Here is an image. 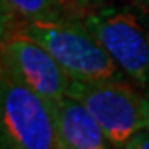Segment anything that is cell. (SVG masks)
<instances>
[{
	"label": "cell",
	"mask_w": 149,
	"mask_h": 149,
	"mask_svg": "<svg viewBox=\"0 0 149 149\" xmlns=\"http://www.w3.org/2000/svg\"><path fill=\"white\" fill-rule=\"evenodd\" d=\"M2 33L20 35L42 45L71 80L128 78L76 15L50 20H2Z\"/></svg>",
	"instance_id": "cell-1"
},
{
	"label": "cell",
	"mask_w": 149,
	"mask_h": 149,
	"mask_svg": "<svg viewBox=\"0 0 149 149\" xmlns=\"http://www.w3.org/2000/svg\"><path fill=\"white\" fill-rule=\"evenodd\" d=\"M68 96L91 113L113 149H124L143 129H149L146 95H139L126 80H71Z\"/></svg>",
	"instance_id": "cell-2"
},
{
	"label": "cell",
	"mask_w": 149,
	"mask_h": 149,
	"mask_svg": "<svg viewBox=\"0 0 149 149\" xmlns=\"http://www.w3.org/2000/svg\"><path fill=\"white\" fill-rule=\"evenodd\" d=\"M88 30L134 85L149 88V32L138 12L124 5H106L80 17Z\"/></svg>",
	"instance_id": "cell-3"
},
{
	"label": "cell",
	"mask_w": 149,
	"mask_h": 149,
	"mask_svg": "<svg viewBox=\"0 0 149 149\" xmlns=\"http://www.w3.org/2000/svg\"><path fill=\"white\" fill-rule=\"evenodd\" d=\"M2 138L20 149H63L53 109L37 91L0 68Z\"/></svg>",
	"instance_id": "cell-4"
},
{
	"label": "cell",
	"mask_w": 149,
	"mask_h": 149,
	"mask_svg": "<svg viewBox=\"0 0 149 149\" xmlns=\"http://www.w3.org/2000/svg\"><path fill=\"white\" fill-rule=\"evenodd\" d=\"M2 70L37 91L47 101H58L68 95L70 74L47 50L30 38L2 33Z\"/></svg>",
	"instance_id": "cell-5"
},
{
	"label": "cell",
	"mask_w": 149,
	"mask_h": 149,
	"mask_svg": "<svg viewBox=\"0 0 149 149\" xmlns=\"http://www.w3.org/2000/svg\"><path fill=\"white\" fill-rule=\"evenodd\" d=\"M50 104L63 149H111L101 126L78 100L66 95Z\"/></svg>",
	"instance_id": "cell-6"
},
{
	"label": "cell",
	"mask_w": 149,
	"mask_h": 149,
	"mask_svg": "<svg viewBox=\"0 0 149 149\" xmlns=\"http://www.w3.org/2000/svg\"><path fill=\"white\" fill-rule=\"evenodd\" d=\"M71 13L66 0H2V20H50Z\"/></svg>",
	"instance_id": "cell-7"
},
{
	"label": "cell",
	"mask_w": 149,
	"mask_h": 149,
	"mask_svg": "<svg viewBox=\"0 0 149 149\" xmlns=\"http://www.w3.org/2000/svg\"><path fill=\"white\" fill-rule=\"evenodd\" d=\"M66 2L76 17H81L95 8H100V7L109 3V0H66Z\"/></svg>",
	"instance_id": "cell-8"
},
{
	"label": "cell",
	"mask_w": 149,
	"mask_h": 149,
	"mask_svg": "<svg viewBox=\"0 0 149 149\" xmlns=\"http://www.w3.org/2000/svg\"><path fill=\"white\" fill-rule=\"evenodd\" d=\"M124 149H149V129H143L134 136Z\"/></svg>",
	"instance_id": "cell-9"
},
{
	"label": "cell",
	"mask_w": 149,
	"mask_h": 149,
	"mask_svg": "<svg viewBox=\"0 0 149 149\" xmlns=\"http://www.w3.org/2000/svg\"><path fill=\"white\" fill-rule=\"evenodd\" d=\"M0 149H20V148H17V146H13L12 143H8L5 138H2V148Z\"/></svg>",
	"instance_id": "cell-10"
},
{
	"label": "cell",
	"mask_w": 149,
	"mask_h": 149,
	"mask_svg": "<svg viewBox=\"0 0 149 149\" xmlns=\"http://www.w3.org/2000/svg\"><path fill=\"white\" fill-rule=\"evenodd\" d=\"M146 100H148V111H149V88L146 90Z\"/></svg>",
	"instance_id": "cell-11"
},
{
	"label": "cell",
	"mask_w": 149,
	"mask_h": 149,
	"mask_svg": "<svg viewBox=\"0 0 149 149\" xmlns=\"http://www.w3.org/2000/svg\"><path fill=\"white\" fill-rule=\"evenodd\" d=\"M141 2H143V3H144V7H146V8L149 10V0H141Z\"/></svg>",
	"instance_id": "cell-12"
}]
</instances>
